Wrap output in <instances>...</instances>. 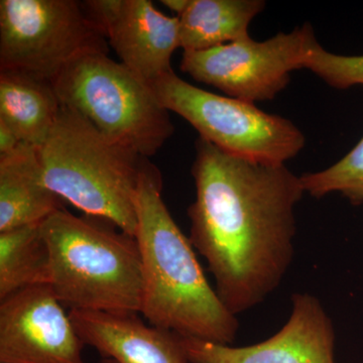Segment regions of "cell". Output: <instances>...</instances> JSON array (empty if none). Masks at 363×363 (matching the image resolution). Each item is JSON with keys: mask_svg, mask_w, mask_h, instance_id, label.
Instances as JSON below:
<instances>
[{"mask_svg": "<svg viewBox=\"0 0 363 363\" xmlns=\"http://www.w3.org/2000/svg\"><path fill=\"white\" fill-rule=\"evenodd\" d=\"M162 191L161 172L147 159L135 195L143 278L140 313L152 326L183 337L231 345L240 329L238 318L210 286Z\"/></svg>", "mask_w": 363, "mask_h": 363, "instance_id": "obj_2", "label": "cell"}, {"mask_svg": "<svg viewBox=\"0 0 363 363\" xmlns=\"http://www.w3.org/2000/svg\"><path fill=\"white\" fill-rule=\"evenodd\" d=\"M52 84L61 105L138 156H154L175 131L152 86L107 52L76 59Z\"/></svg>", "mask_w": 363, "mask_h": 363, "instance_id": "obj_5", "label": "cell"}, {"mask_svg": "<svg viewBox=\"0 0 363 363\" xmlns=\"http://www.w3.org/2000/svg\"><path fill=\"white\" fill-rule=\"evenodd\" d=\"M304 69L337 89L363 85V55L341 56L327 52L317 43L306 59Z\"/></svg>", "mask_w": 363, "mask_h": 363, "instance_id": "obj_18", "label": "cell"}, {"mask_svg": "<svg viewBox=\"0 0 363 363\" xmlns=\"http://www.w3.org/2000/svg\"><path fill=\"white\" fill-rule=\"evenodd\" d=\"M79 337L117 363H190L175 332L145 324L138 314L69 311Z\"/></svg>", "mask_w": 363, "mask_h": 363, "instance_id": "obj_12", "label": "cell"}, {"mask_svg": "<svg viewBox=\"0 0 363 363\" xmlns=\"http://www.w3.org/2000/svg\"><path fill=\"white\" fill-rule=\"evenodd\" d=\"M190 0H162V4L168 7L169 11H174L180 16L187 9Z\"/></svg>", "mask_w": 363, "mask_h": 363, "instance_id": "obj_20", "label": "cell"}, {"mask_svg": "<svg viewBox=\"0 0 363 363\" xmlns=\"http://www.w3.org/2000/svg\"><path fill=\"white\" fill-rule=\"evenodd\" d=\"M86 11L121 63L152 85L174 72L172 56L180 48L178 16L162 13L149 0H88Z\"/></svg>", "mask_w": 363, "mask_h": 363, "instance_id": "obj_11", "label": "cell"}, {"mask_svg": "<svg viewBox=\"0 0 363 363\" xmlns=\"http://www.w3.org/2000/svg\"><path fill=\"white\" fill-rule=\"evenodd\" d=\"M305 193L322 198L341 193L354 206L363 203V138L335 164L318 173L300 177Z\"/></svg>", "mask_w": 363, "mask_h": 363, "instance_id": "obj_17", "label": "cell"}, {"mask_svg": "<svg viewBox=\"0 0 363 363\" xmlns=\"http://www.w3.org/2000/svg\"><path fill=\"white\" fill-rule=\"evenodd\" d=\"M63 208L45 185L37 147L21 143L0 156V233L42 223Z\"/></svg>", "mask_w": 363, "mask_h": 363, "instance_id": "obj_13", "label": "cell"}, {"mask_svg": "<svg viewBox=\"0 0 363 363\" xmlns=\"http://www.w3.org/2000/svg\"><path fill=\"white\" fill-rule=\"evenodd\" d=\"M84 345L50 286L0 301V363H86Z\"/></svg>", "mask_w": 363, "mask_h": 363, "instance_id": "obj_9", "label": "cell"}, {"mask_svg": "<svg viewBox=\"0 0 363 363\" xmlns=\"http://www.w3.org/2000/svg\"><path fill=\"white\" fill-rule=\"evenodd\" d=\"M61 102L49 81L0 70V119L21 143L40 147L56 123Z\"/></svg>", "mask_w": 363, "mask_h": 363, "instance_id": "obj_14", "label": "cell"}, {"mask_svg": "<svg viewBox=\"0 0 363 363\" xmlns=\"http://www.w3.org/2000/svg\"><path fill=\"white\" fill-rule=\"evenodd\" d=\"M264 6L262 0H190L178 16L180 48L205 51L248 39L250 23Z\"/></svg>", "mask_w": 363, "mask_h": 363, "instance_id": "obj_15", "label": "cell"}, {"mask_svg": "<svg viewBox=\"0 0 363 363\" xmlns=\"http://www.w3.org/2000/svg\"><path fill=\"white\" fill-rule=\"evenodd\" d=\"M42 223L0 233V301L28 286L48 285L50 253Z\"/></svg>", "mask_w": 363, "mask_h": 363, "instance_id": "obj_16", "label": "cell"}, {"mask_svg": "<svg viewBox=\"0 0 363 363\" xmlns=\"http://www.w3.org/2000/svg\"><path fill=\"white\" fill-rule=\"evenodd\" d=\"M42 231L50 253L48 286L69 311L140 314L143 264L135 236L65 208L43 221Z\"/></svg>", "mask_w": 363, "mask_h": 363, "instance_id": "obj_3", "label": "cell"}, {"mask_svg": "<svg viewBox=\"0 0 363 363\" xmlns=\"http://www.w3.org/2000/svg\"><path fill=\"white\" fill-rule=\"evenodd\" d=\"M21 143L13 128L0 119V156L11 154Z\"/></svg>", "mask_w": 363, "mask_h": 363, "instance_id": "obj_19", "label": "cell"}, {"mask_svg": "<svg viewBox=\"0 0 363 363\" xmlns=\"http://www.w3.org/2000/svg\"><path fill=\"white\" fill-rule=\"evenodd\" d=\"M38 154L45 185L55 194L135 236L136 190L147 157L108 140L63 105Z\"/></svg>", "mask_w": 363, "mask_h": 363, "instance_id": "obj_4", "label": "cell"}, {"mask_svg": "<svg viewBox=\"0 0 363 363\" xmlns=\"http://www.w3.org/2000/svg\"><path fill=\"white\" fill-rule=\"evenodd\" d=\"M285 326L264 342L242 347L181 336L190 363H335V332L315 296L294 294Z\"/></svg>", "mask_w": 363, "mask_h": 363, "instance_id": "obj_10", "label": "cell"}, {"mask_svg": "<svg viewBox=\"0 0 363 363\" xmlns=\"http://www.w3.org/2000/svg\"><path fill=\"white\" fill-rule=\"evenodd\" d=\"M96 52L108 48L83 1H0V70L52 83L72 62Z\"/></svg>", "mask_w": 363, "mask_h": 363, "instance_id": "obj_7", "label": "cell"}, {"mask_svg": "<svg viewBox=\"0 0 363 363\" xmlns=\"http://www.w3.org/2000/svg\"><path fill=\"white\" fill-rule=\"evenodd\" d=\"M99 363H117L116 360L111 359V358H102L101 362Z\"/></svg>", "mask_w": 363, "mask_h": 363, "instance_id": "obj_21", "label": "cell"}, {"mask_svg": "<svg viewBox=\"0 0 363 363\" xmlns=\"http://www.w3.org/2000/svg\"><path fill=\"white\" fill-rule=\"evenodd\" d=\"M196 197L190 240L233 315L264 302L292 264L294 210L305 191L285 164H262L199 138L192 167Z\"/></svg>", "mask_w": 363, "mask_h": 363, "instance_id": "obj_1", "label": "cell"}, {"mask_svg": "<svg viewBox=\"0 0 363 363\" xmlns=\"http://www.w3.org/2000/svg\"><path fill=\"white\" fill-rule=\"evenodd\" d=\"M317 43L312 26L306 23L264 42L248 38L205 51L184 52L180 67L198 82L255 104L269 101L285 89L291 73L304 69Z\"/></svg>", "mask_w": 363, "mask_h": 363, "instance_id": "obj_8", "label": "cell"}, {"mask_svg": "<svg viewBox=\"0 0 363 363\" xmlns=\"http://www.w3.org/2000/svg\"><path fill=\"white\" fill-rule=\"evenodd\" d=\"M150 86L167 111L183 117L199 138L228 154L257 164H285L305 147L304 133L289 119L196 87L175 72Z\"/></svg>", "mask_w": 363, "mask_h": 363, "instance_id": "obj_6", "label": "cell"}]
</instances>
